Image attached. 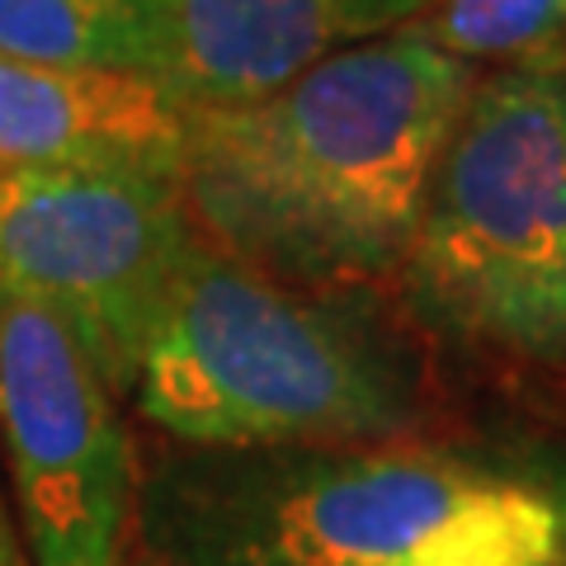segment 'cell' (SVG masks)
<instances>
[{
  "instance_id": "obj_1",
  "label": "cell",
  "mask_w": 566,
  "mask_h": 566,
  "mask_svg": "<svg viewBox=\"0 0 566 566\" xmlns=\"http://www.w3.org/2000/svg\"><path fill=\"white\" fill-rule=\"evenodd\" d=\"M476 76L420 29H401L260 99L180 109V189L193 222L227 255L297 289L397 283Z\"/></svg>"
},
{
  "instance_id": "obj_2",
  "label": "cell",
  "mask_w": 566,
  "mask_h": 566,
  "mask_svg": "<svg viewBox=\"0 0 566 566\" xmlns=\"http://www.w3.org/2000/svg\"><path fill=\"white\" fill-rule=\"evenodd\" d=\"M566 505V472L416 439L170 449L137 476L156 566H434Z\"/></svg>"
},
{
  "instance_id": "obj_3",
  "label": "cell",
  "mask_w": 566,
  "mask_h": 566,
  "mask_svg": "<svg viewBox=\"0 0 566 566\" xmlns=\"http://www.w3.org/2000/svg\"><path fill=\"white\" fill-rule=\"evenodd\" d=\"M128 401L180 449L382 444L420 430L424 364L368 293L297 289L199 237Z\"/></svg>"
},
{
  "instance_id": "obj_4",
  "label": "cell",
  "mask_w": 566,
  "mask_h": 566,
  "mask_svg": "<svg viewBox=\"0 0 566 566\" xmlns=\"http://www.w3.org/2000/svg\"><path fill=\"white\" fill-rule=\"evenodd\" d=\"M397 293L458 345L566 364V57L476 76Z\"/></svg>"
},
{
  "instance_id": "obj_5",
  "label": "cell",
  "mask_w": 566,
  "mask_h": 566,
  "mask_svg": "<svg viewBox=\"0 0 566 566\" xmlns=\"http://www.w3.org/2000/svg\"><path fill=\"white\" fill-rule=\"evenodd\" d=\"M199 222L180 175L137 166H0V283L33 297L128 397Z\"/></svg>"
},
{
  "instance_id": "obj_6",
  "label": "cell",
  "mask_w": 566,
  "mask_h": 566,
  "mask_svg": "<svg viewBox=\"0 0 566 566\" xmlns=\"http://www.w3.org/2000/svg\"><path fill=\"white\" fill-rule=\"evenodd\" d=\"M0 458L33 566H123L137 458L109 382L62 322L0 283Z\"/></svg>"
},
{
  "instance_id": "obj_7",
  "label": "cell",
  "mask_w": 566,
  "mask_h": 566,
  "mask_svg": "<svg viewBox=\"0 0 566 566\" xmlns=\"http://www.w3.org/2000/svg\"><path fill=\"white\" fill-rule=\"evenodd\" d=\"M430 10L434 0H142V76L175 109H222Z\"/></svg>"
},
{
  "instance_id": "obj_8",
  "label": "cell",
  "mask_w": 566,
  "mask_h": 566,
  "mask_svg": "<svg viewBox=\"0 0 566 566\" xmlns=\"http://www.w3.org/2000/svg\"><path fill=\"white\" fill-rule=\"evenodd\" d=\"M185 114L137 71L0 52V166H137L180 175Z\"/></svg>"
},
{
  "instance_id": "obj_9",
  "label": "cell",
  "mask_w": 566,
  "mask_h": 566,
  "mask_svg": "<svg viewBox=\"0 0 566 566\" xmlns=\"http://www.w3.org/2000/svg\"><path fill=\"white\" fill-rule=\"evenodd\" d=\"M0 52L142 76V0H0Z\"/></svg>"
},
{
  "instance_id": "obj_10",
  "label": "cell",
  "mask_w": 566,
  "mask_h": 566,
  "mask_svg": "<svg viewBox=\"0 0 566 566\" xmlns=\"http://www.w3.org/2000/svg\"><path fill=\"white\" fill-rule=\"evenodd\" d=\"M416 29L468 66L566 57V0H434Z\"/></svg>"
},
{
  "instance_id": "obj_11",
  "label": "cell",
  "mask_w": 566,
  "mask_h": 566,
  "mask_svg": "<svg viewBox=\"0 0 566 566\" xmlns=\"http://www.w3.org/2000/svg\"><path fill=\"white\" fill-rule=\"evenodd\" d=\"M434 566H566V505L543 520L510 528V534L472 543Z\"/></svg>"
},
{
  "instance_id": "obj_12",
  "label": "cell",
  "mask_w": 566,
  "mask_h": 566,
  "mask_svg": "<svg viewBox=\"0 0 566 566\" xmlns=\"http://www.w3.org/2000/svg\"><path fill=\"white\" fill-rule=\"evenodd\" d=\"M0 566H33L29 562V547L20 538V524H14V510H10L6 486H0Z\"/></svg>"
}]
</instances>
